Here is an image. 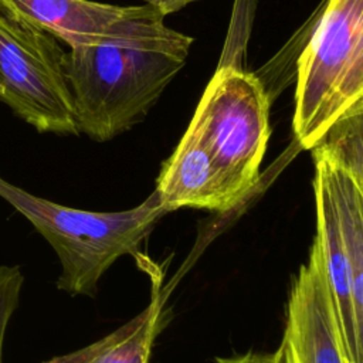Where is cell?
<instances>
[{
  "instance_id": "6da1fadb",
  "label": "cell",
  "mask_w": 363,
  "mask_h": 363,
  "mask_svg": "<svg viewBox=\"0 0 363 363\" xmlns=\"http://www.w3.org/2000/svg\"><path fill=\"white\" fill-rule=\"evenodd\" d=\"M187 54L122 45L71 47L62 68L78 132L106 142L140 123L184 67Z\"/></svg>"
},
{
  "instance_id": "7a4b0ae2",
  "label": "cell",
  "mask_w": 363,
  "mask_h": 363,
  "mask_svg": "<svg viewBox=\"0 0 363 363\" xmlns=\"http://www.w3.org/2000/svg\"><path fill=\"white\" fill-rule=\"evenodd\" d=\"M0 199L23 214L55 251V282L71 296H95L98 281L123 255H136L156 223L169 211L156 191L123 211H88L38 197L0 174Z\"/></svg>"
},
{
  "instance_id": "3957f363",
  "label": "cell",
  "mask_w": 363,
  "mask_h": 363,
  "mask_svg": "<svg viewBox=\"0 0 363 363\" xmlns=\"http://www.w3.org/2000/svg\"><path fill=\"white\" fill-rule=\"evenodd\" d=\"M363 102V0H328L298 58L292 130L312 149L343 113Z\"/></svg>"
},
{
  "instance_id": "277c9868",
  "label": "cell",
  "mask_w": 363,
  "mask_h": 363,
  "mask_svg": "<svg viewBox=\"0 0 363 363\" xmlns=\"http://www.w3.org/2000/svg\"><path fill=\"white\" fill-rule=\"evenodd\" d=\"M269 105L265 86L255 74L220 65L187 126L235 204L259 180L271 135Z\"/></svg>"
},
{
  "instance_id": "5b68a950",
  "label": "cell",
  "mask_w": 363,
  "mask_h": 363,
  "mask_svg": "<svg viewBox=\"0 0 363 363\" xmlns=\"http://www.w3.org/2000/svg\"><path fill=\"white\" fill-rule=\"evenodd\" d=\"M64 55L52 34L0 7V101L41 133L79 135Z\"/></svg>"
},
{
  "instance_id": "8992f818",
  "label": "cell",
  "mask_w": 363,
  "mask_h": 363,
  "mask_svg": "<svg viewBox=\"0 0 363 363\" xmlns=\"http://www.w3.org/2000/svg\"><path fill=\"white\" fill-rule=\"evenodd\" d=\"M10 14L23 18L69 48L122 45L189 52L193 38L164 26V16L150 4L112 6L91 0H0Z\"/></svg>"
},
{
  "instance_id": "52a82bcc",
  "label": "cell",
  "mask_w": 363,
  "mask_h": 363,
  "mask_svg": "<svg viewBox=\"0 0 363 363\" xmlns=\"http://www.w3.org/2000/svg\"><path fill=\"white\" fill-rule=\"evenodd\" d=\"M279 346L284 363H349L316 234L291 284Z\"/></svg>"
},
{
  "instance_id": "ba28073f",
  "label": "cell",
  "mask_w": 363,
  "mask_h": 363,
  "mask_svg": "<svg viewBox=\"0 0 363 363\" xmlns=\"http://www.w3.org/2000/svg\"><path fill=\"white\" fill-rule=\"evenodd\" d=\"M313 196L316 235L322 245L325 268L349 363H363V295H359L342 247L330 191L322 172L315 167Z\"/></svg>"
},
{
  "instance_id": "9c48e42d",
  "label": "cell",
  "mask_w": 363,
  "mask_h": 363,
  "mask_svg": "<svg viewBox=\"0 0 363 363\" xmlns=\"http://www.w3.org/2000/svg\"><path fill=\"white\" fill-rule=\"evenodd\" d=\"M155 191L169 213L180 207L225 211L235 206L190 128L163 163Z\"/></svg>"
},
{
  "instance_id": "30bf717a",
  "label": "cell",
  "mask_w": 363,
  "mask_h": 363,
  "mask_svg": "<svg viewBox=\"0 0 363 363\" xmlns=\"http://www.w3.org/2000/svg\"><path fill=\"white\" fill-rule=\"evenodd\" d=\"M167 291L153 289L149 305L98 342L44 363H150L156 337L166 325Z\"/></svg>"
},
{
  "instance_id": "8fae6325",
  "label": "cell",
  "mask_w": 363,
  "mask_h": 363,
  "mask_svg": "<svg viewBox=\"0 0 363 363\" xmlns=\"http://www.w3.org/2000/svg\"><path fill=\"white\" fill-rule=\"evenodd\" d=\"M363 102L343 113L311 149L346 169L363 186Z\"/></svg>"
},
{
  "instance_id": "7c38bea8",
  "label": "cell",
  "mask_w": 363,
  "mask_h": 363,
  "mask_svg": "<svg viewBox=\"0 0 363 363\" xmlns=\"http://www.w3.org/2000/svg\"><path fill=\"white\" fill-rule=\"evenodd\" d=\"M24 275L18 265H0V363L6 330L13 313L18 308Z\"/></svg>"
},
{
  "instance_id": "4fadbf2b",
  "label": "cell",
  "mask_w": 363,
  "mask_h": 363,
  "mask_svg": "<svg viewBox=\"0 0 363 363\" xmlns=\"http://www.w3.org/2000/svg\"><path fill=\"white\" fill-rule=\"evenodd\" d=\"M216 363H284L282 349L278 346L274 352H247L228 357H217Z\"/></svg>"
},
{
  "instance_id": "5bb4252c",
  "label": "cell",
  "mask_w": 363,
  "mask_h": 363,
  "mask_svg": "<svg viewBox=\"0 0 363 363\" xmlns=\"http://www.w3.org/2000/svg\"><path fill=\"white\" fill-rule=\"evenodd\" d=\"M145 1L146 4H150L155 9H157L166 17L167 14H172L184 9L190 3L200 1V0H145Z\"/></svg>"
}]
</instances>
